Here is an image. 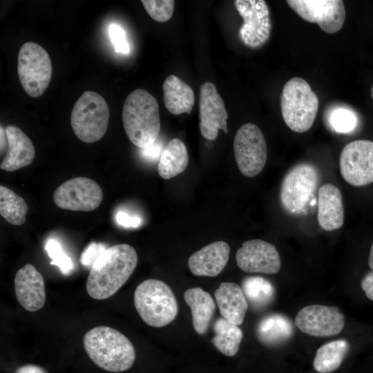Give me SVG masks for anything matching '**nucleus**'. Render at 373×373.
I'll return each mask as SVG.
<instances>
[{
	"label": "nucleus",
	"mask_w": 373,
	"mask_h": 373,
	"mask_svg": "<svg viewBox=\"0 0 373 373\" xmlns=\"http://www.w3.org/2000/svg\"><path fill=\"white\" fill-rule=\"evenodd\" d=\"M213 330L212 343L216 349L227 356L236 354L243 337L242 331L238 325L222 317L214 323Z\"/></svg>",
	"instance_id": "obj_27"
},
{
	"label": "nucleus",
	"mask_w": 373,
	"mask_h": 373,
	"mask_svg": "<svg viewBox=\"0 0 373 373\" xmlns=\"http://www.w3.org/2000/svg\"><path fill=\"white\" fill-rule=\"evenodd\" d=\"M230 248L224 241L212 242L193 253L188 260L191 273L198 276H218L225 267Z\"/></svg>",
	"instance_id": "obj_18"
},
{
	"label": "nucleus",
	"mask_w": 373,
	"mask_h": 373,
	"mask_svg": "<svg viewBox=\"0 0 373 373\" xmlns=\"http://www.w3.org/2000/svg\"><path fill=\"white\" fill-rule=\"evenodd\" d=\"M15 373H47L42 367L35 365H25L19 367Z\"/></svg>",
	"instance_id": "obj_38"
},
{
	"label": "nucleus",
	"mask_w": 373,
	"mask_h": 373,
	"mask_svg": "<svg viewBox=\"0 0 373 373\" xmlns=\"http://www.w3.org/2000/svg\"><path fill=\"white\" fill-rule=\"evenodd\" d=\"M189 162L184 143L178 138L171 140L162 151L157 164V172L164 179H171L182 173Z\"/></svg>",
	"instance_id": "obj_25"
},
{
	"label": "nucleus",
	"mask_w": 373,
	"mask_h": 373,
	"mask_svg": "<svg viewBox=\"0 0 373 373\" xmlns=\"http://www.w3.org/2000/svg\"><path fill=\"white\" fill-rule=\"evenodd\" d=\"M199 118L200 131L205 139L214 140L219 129L228 133V115L224 101L216 86L209 82H204L200 88Z\"/></svg>",
	"instance_id": "obj_15"
},
{
	"label": "nucleus",
	"mask_w": 373,
	"mask_h": 373,
	"mask_svg": "<svg viewBox=\"0 0 373 373\" xmlns=\"http://www.w3.org/2000/svg\"><path fill=\"white\" fill-rule=\"evenodd\" d=\"M327 119L332 129L339 133L353 131L358 123L356 114L352 109L343 106L330 109Z\"/></svg>",
	"instance_id": "obj_30"
},
{
	"label": "nucleus",
	"mask_w": 373,
	"mask_h": 373,
	"mask_svg": "<svg viewBox=\"0 0 373 373\" xmlns=\"http://www.w3.org/2000/svg\"><path fill=\"white\" fill-rule=\"evenodd\" d=\"M15 292L19 303L27 311L36 312L46 303L42 275L31 264L19 269L15 277Z\"/></svg>",
	"instance_id": "obj_17"
},
{
	"label": "nucleus",
	"mask_w": 373,
	"mask_h": 373,
	"mask_svg": "<svg viewBox=\"0 0 373 373\" xmlns=\"http://www.w3.org/2000/svg\"><path fill=\"white\" fill-rule=\"evenodd\" d=\"M103 199L100 186L86 177H77L60 184L53 193V201L60 209L75 211L96 209Z\"/></svg>",
	"instance_id": "obj_11"
},
{
	"label": "nucleus",
	"mask_w": 373,
	"mask_h": 373,
	"mask_svg": "<svg viewBox=\"0 0 373 373\" xmlns=\"http://www.w3.org/2000/svg\"><path fill=\"white\" fill-rule=\"evenodd\" d=\"M108 35L116 52L124 55L129 53V44L125 31L121 26L116 23H111L108 27Z\"/></svg>",
	"instance_id": "obj_33"
},
{
	"label": "nucleus",
	"mask_w": 373,
	"mask_h": 373,
	"mask_svg": "<svg viewBox=\"0 0 373 373\" xmlns=\"http://www.w3.org/2000/svg\"><path fill=\"white\" fill-rule=\"evenodd\" d=\"M237 265L248 273L277 274L281 266L276 247L262 240H251L242 243L236 255Z\"/></svg>",
	"instance_id": "obj_16"
},
{
	"label": "nucleus",
	"mask_w": 373,
	"mask_h": 373,
	"mask_svg": "<svg viewBox=\"0 0 373 373\" xmlns=\"http://www.w3.org/2000/svg\"><path fill=\"white\" fill-rule=\"evenodd\" d=\"M184 298L191 309L195 331L199 334H205L216 309L212 297L202 289L193 287L185 291Z\"/></svg>",
	"instance_id": "obj_23"
},
{
	"label": "nucleus",
	"mask_w": 373,
	"mask_h": 373,
	"mask_svg": "<svg viewBox=\"0 0 373 373\" xmlns=\"http://www.w3.org/2000/svg\"><path fill=\"white\" fill-rule=\"evenodd\" d=\"M344 316L336 307L312 305L302 308L295 318V325L313 336L327 337L343 329Z\"/></svg>",
	"instance_id": "obj_14"
},
{
	"label": "nucleus",
	"mask_w": 373,
	"mask_h": 373,
	"mask_svg": "<svg viewBox=\"0 0 373 373\" xmlns=\"http://www.w3.org/2000/svg\"><path fill=\"white\" fill-rule=\"evenodd\" d=\"M214 295L222 318L236 325H241L248 309L241 287L234 283H222Z\"/></svg>",
	"instance_id": "obj_21"
},
{
	"label": "nucleus",
	"mask_w": 373,
	"mask_h": 373,
	"mask_svg": "<svg viewBox=\"0 0 373 373\" xmlns=\"http://www.w3.org/2000/svg\"><path fill=\"white\" fill-rule=\"evenodd\" d=\"M280 110L287 126L296 133H304L312 126L319 100L309 84L300 77L286 82L280 95Z\"/></svg>",
	"instance_id": "obj_4"
},
{
	"label": "nucleus",
	"mask_w": 373,
	"mask_h": 373,
	"mask_svg": "<svg viewBox=\"0 0 373 373\" xmlns=\"http://www.w3.org/2000/svg\"><path fill=\"white\" fill-rule=\"evenodd\" d=\"M361 287L366 296L373 301V270L364 276L361 280Z\"/></svg>",
	"instance_id": "obj_36"
},
{
	"label": "nucleus",
	"mask_w": 373,
	"mask_h": 373,
	"mask_svg": "<svg viewBox=\"0 0 373 373\" xmlns=\"http://www.w3.org/2000/svg\"><path fill=\"white\" fill-rule=\"evenodd\" d=\"M294 332L291 321L280 314H271L262 318L256 328L258 340L269 347L280 345L289 340Z\"/></svg>",
	"instance_id": "obj_24"
},
{
	"label": "nucleus",
	"mask_w": 373,
	"mask_h": 373,
	"mask_svg": "<svg viewBox=\"0 0 373 373\" xmlns=\"http://www.w3.org/2000/svg\"><path fill=\"white\" fill-rule=\"evenodd\" d=\"M233 151L242 175L251 178L259 174L267 157L266 141L260 128L252 123L241 126L234 137Z\"/></svg>",
	"instance_id": "obj_9"
},
{
	"label": "nucleus",
	"mask_w": 373,
	"mask_h": 373,
	"mask_svg": "<svg viewBox=\"0 0 373 373\" xmlns=\"http://www.w3.org/2000/svg\"><path fill=\"white\" fill-rule=\"evenodd\" d=\"M117 222L126 227H138L141 225L142 220L137 216H131L126 213L119 211L116 215Z\"/></svg>",
	"instance_id": "obj_35"
},
{
	"label": "nucleus",
	"mask_w": 373,
	"mask_h": 373,
	"mask_svg": "<svg viewBox=\"0 0 373 373\" xmlns=\"http://www.w3.org/2000/svg\"><path fill=\"white\" fill-rule=\"evenodd\" d=\"M349 351L347 341L339 339L324 344L316 351L313 366L320 373H329L338 369Z\"/></svg>",
	"instance_id": "obj_26"
},
{
	"label": "nucleus",
	"mask_w": 373,
	"mask_h": 373,
	"mask_svg": "<svg viewBox=\"0 0 373 373\" xmlns=\"http://www.w3.org/2000/svg\"><path fill=\"white\" fill-rule=\"evenodd\" d=\"M368 264H369L370 267L372 269H373V242H372L371 248H370Z\"/></svg>",
	"instance_id": "obj_40"
},
{
	"label": "nucleus",
	"mask_w": 373,
	"mask_h": 373,
	"mask_svg": "<svg viewBox=\"0 0 373 373\" xmlns=\"http://www.w3.org/2000/svg\"><path fill=\"white\" fill-rule=\"evenodd\" d=\"M319 180L318 169L309 163H300L290 169L281 184L280 200L289 214L303 213L311 202Z\"/></svg>",
	"instance_id": "obj_8"
},
{
	"label": "nucleus",
	"mask_w": 373,
	"mask_h": 373,
	"mask_svg": "<svg viewBox=\"0 0 373 373\" xmlns=\"http://www.w3.org/2000/svg\"><path fill=\"white\" fill-rule=\"evenodd\" d=\"M83 343L91 361L106 371H126L134 363L133 344L123 334L110 327L102 325L90 329L84 334Z\"/></svg>",
	"instance_id": "obj_2"
},
{
	"label": "nucleus",
	"mask_w": 373,
	"mask_h": 373,
	"mask_svg": "<svg viewBox=\"0 0 373 373\" xmlns=\"http://www.w3.org/2000/svg\"><path fill=\"white\" fill-rule=\"evenodd\" d=\"M141 3L149 16L158 22L167 21L173 15V0H142Z\"/></svg>",
	"instance_id": "obj_31"
},
{
	"label": "nucleus",
	"mask_w": 373,
	"mask_h": 373,
	"mask_svg": "<svg viewBox=\"0 0 373 373\" xmlns=\"http://www.w3.org/2000/svg\"><path fill=\"white\" fill-rule=\"evenodd\" d=\"M137 263L135 249L128 244L106 248L91 265L86 281V291L97 300L115 294L128 280Z\"/></svg>",
	"instance_id": "obj_1"
},
{
	"label": "nucleus",
	"mask_w": 373,
	"mask_h": 373,
	"mask_svg": "<svg viewBox=\"0 0 373 373\" xmlns=\"http://www.w3.org/2000/svg\"><path fill=\"white\" fill-rule=\"evenodd\" d=\"M122 115L125 132L135 146L145 149L156 142L160 131L159 106L150 93L140 88L132 91Z\"/></svg>",
	"instance_id": "obj_3"
},
{
	"label": "nucleus",
	"mask_w": 373,
	"mask_h": 373,
	"mask_svg": "<svg viewBox=\"0 0 373 373\" xmlns=\"http://www.w3.org/2000/svg\"><path fill=\"white\" fill-rule=\"evenodd\" d=\"M287 5L303 19L316 23L329 34L339 31L346 13L341 0H287Z\"/></svg>",
	"instance_id": "obj_13"
},
{
	"label": "nucleus",
	"mask_w": 373,
	"mask_h": 373,
	"mask_svg": "<svg viewBox=\"0 0 373 373\" xmlns=\"http://www.w3.org/2000/svg\"><path fill=\"white\" fill-rule=\"evenodd\" d=\"M370 95H371L372 99H373V85L372 86L371 89H370Z\"/></svg>",
	"instance_id": "obj_41"
},
{
	"label": "nucleus",
	"mask_w": 373,
	"mask_h": 373,
	"mask_svg": "<svg viewBox=\"0 0 373 373\" xmlns=\"http://www.w3.org/2000/svg\"><path fill=\"white\" fill-rule=\"evenodd\" d=\"M17 72L24 91L32 97L44 94L52 77V64L47 51L32 41L24 43L19 49Z\"/></svg>",
	"instance_id": "obj_7"
},
{
	"label": "nucleus",
	"mask_w": 373,
	"mask_h": 373,
	"mask_svg": "<svg viewBox=\"0 0 373 373\" xmlns=\"http://www.w3.org/2000/svg\"><path fill=\"white\" fill-rule=\"evenodd\" d=\"M108 119L109 109L105 99L96 92L86 90L73 106L70 124L81 141L93 143L106 133Z\"/></svg>",
	"instance_id": "obj_6"
},
{
	"label": "nucleus",
	"mask_w": 373,
	"mask_h": 373,
	"mask_svg": "<svg viewBox=\"0 0 373 373\" xmlns=\"http://www.w3.org/2000/svg\"><path fill=\"white\" fill-rule=\"evenodd\" d=\"M46 249L48 255L52 259L51 265L59 267L64 274H68L73 269V262L69 256H68L62 250L59 243L55 240L48 241Z\"/></svg>",
	"instance_id": "obj_32"
},
{
	"label": "nucleus",
	"mask_w": 373,
	"mask_h": 373,
	"mask_svg": "<svg viewBox=\"0 0 373 373\" xmlns=\"http://www.w3.org/2000/svg\"><path fill=\"white\" fill-rule=\"evenodd\" d=\"M162 89L164 106L171 113H191L195 103V95L187 84L177 76L171 75L166 77Z\"/></svg>",
	"instance_id": "obj_22"
},
{
	"label": "nucleus",
	"mask_w": 373,
	"mask_h": 373,
	"mask_svg": "<svg viewBox=\"0 0 373 373\" xmlns=\"http://www.w3.org/2000/svg\"><path fill=\"white\" fill-rule=\"evenodd\" d=\"M343 178L354 186L373 182V142L358 140L347 144L339 159Z\"/></svg>",
	"instance_id": "obj_12"
},
{
	"label": "nucleus",
	"mask_w": 373,
	"mask_h": 373,
	"mask_svg": "<svg viewBox=\"0 0 373 373\" xmlns=\"http://www.w3.org/2000/svg\"><path fill=\"white\" fill-rule=\"evenodd\" d=\"M143 149V154L145 157H149V158H154L155 159L157 157H160L162 153V146L161 144L156 143V142L150 146L148 148L142 149Z\"/></svg>",
	"instance_id": "obj_37"
},
{
	"label": "nucleus",
	"mask_w": 373,
	"mask_h": 373,
	"mask_svg": "<svg viewBox=\"0 0 373 373\" xmlns=\"http://www.w3.org/2000/svg\"><path fill=\"white\" fill-rule=\"evenodd\" d=\"M103 245L96 243L90 244L84 251L82 256L81 261L84 265H91L93 264L100 254L105 250Z\"/></svg>",
	"instance_id": "obj_34"
},
{
	"label": "nucleus",
	"mask_w": 373,
	"mask_h": 373,
	"mask_svg": "<svg viewBox=\"0 0 373 373\" xmlns=\"http://www.w3.org/2000/svg\"><path fill=\"white\" fill-rule=\"evenodd\" d=\"M234 5L243 19L238 36L247 47L257 49L269 39L271 21L269 8L263 0H236Z\"/></svg>",
	"instance_id": "obj_10"
},
{
	"label": "nucleus",
	"mask_w": 373,
	"mask_h": 373,
	"mask_svg": "<svg viewBox=\"0 0 373 373\" xmlns=\"http://www.w3.org/2000/svg\"><path fill=\"white\" fill-rule=\"evenodd\" d=\"M0 138H1V154L8 149V138L6 135V128L2 126L0 128Z\"/></svg>",
	"instance_id": "obj_39"
},
{
	"label": "nucleus",
	"mask_w": 373,
	"mask_h": 373,
	"mask_svg": "<svg viewBox=\"0 0 373 373\" xmlns=\"http://www.w3.org/2000/svg\"><path fill=\"white\" fill-rule=\"evenodd\" d=\"M318 222L325 231L341 228L344 221L342 194L335 185L327 183L318 191Z\"/></svg>",
	"instance_id": "obj_20"
},
{
	"label": "nucleus",
	"mask_w": 373,
	"mask_h": 373,
	"mask_svg": "<svg viewBox=\"0 0 373 373\" xmlns=\"http://www.w3.org/2000/svg\"><path fill=\"white\" fill-rule=\"evenodd\" d=\"M5 128L8 149L0 168L10 172L30 165L35 157V149L31 140L16 126L8 125Z\"/></svg>",
	"instance_id": "obj_19"
},
{
	"label": "nucleus",
	"mask_w": 373,
	"mask_h": 373,
	"mask_svg": "<svg viewBox=\"0 0 373 373\" xmlns=\"http://www.w3.org/2000/svg\"><path fill=\"white\" fill-rule=\"evenodd\" d=\"M241 289L247 303L254 309L267 306L274 298V286L269 280L260 276L245 278Z\"/></svg>",
	"instance_id": "obj_28"
},
{
	"label": "nucleus",
	"mask_w": 373,
	"mask_h": 373,
	"mask_svg": "<svg viewBox=\"0 0 373 373\" xmlns=\"http://www.w3.org/2000/svg\"><path fill=\"white\" fill-rule=\"evenodd\" d=\"M135 309L149 325L162 327L172 322L178 314V303L171 288L164 282L148 279L134 293Z\"/></svg>",
	"instance_id": "obj_5"
},
{
	"label": "nucleus",
	"mask_w": 373,
	"mask_h": 373,
	"mask_svg": "<svg viewBox=\"0 0 373 373\" xmlns=\"http://www.w3.org/2000/svg\"><path fill=\"white\" fill-rule=\"evenodd\" d=\"M28 204L13 191L0 186V214L9 223L21 225L26 222Z\"/></svg>",
	"instance_id": "obj_29"
}]
</instances>
